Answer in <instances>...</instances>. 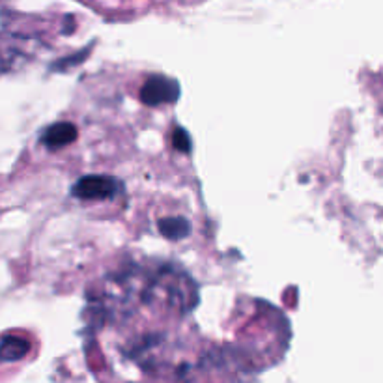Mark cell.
Instances as JSON below:
<instances>
[{
  "label": "cell",
  "mask_w": 383,
  "mask_h": 383,
  "mask_svg": "<svg viewBox=\"0 0 383 383\" xmlns=\"http://www.w3.org/2000/svg\"><path fill=\"white\" fill-rule=\"evenodd\" d=\"M120 184L109 176H84L73 185V197L81 200H107L116 197Z\"/></svg>",
  "instance_id": "1"
},
{
  "label": "cell",
  "mask_w": 383,
  "mask_h": 383,
  "mask_svg": "<svg viewBox=\"0 0 383 383\" xmlns=\"http://www.w3.org/2000/svg\"><path fill=\"white\" fill-rule=\"evenodd\" d=\"M180 96L178 82L166 79V77L153 75L150 77L140 90V99L146 105H161V103L176 101Z\"/></svg>",
  "instance_id": "2"
},
{
  "label": "cell",
  "mask_w": 383,
  "mask_h": 383,
  "mask_svg": "<svg viewBox=\"0 0 383 383\" xmlns=\"http://www.w3.org/2000/svg\"><path fill=\"white\" fill-rule=\"evenodd\" d=\"M75 138H77L75 125L69 122H60V123H55V125H51V127L45 131V135L41 137V143L45 144L47 148H51V150H56V148H64V146L71 144Z\"/></svg>",
  "instance_id": "3"
},
{
  "label": "cell",
  "mask_w": 383,
  "mask_h": 383,
  "mask_svg": "<svg viewBox=\"0 0 383 383\" xmlns=\"http://www.w3.org/2000/svg\"><path fill=\"white\" fill-rule=\"evenodd\" d=\"M30 344L21 336H4L0 341V363H12L19 361L27 356Z\"/></svg>",
  "instance_id": "4"
},
{
  "label": "cell",
  "mask_w": 383,
  "mask_h": 383,
  "mask_svg": "<svg viewBox=\"0 0 383 383\" xmlns=\"http://www.w3.org/2000/svg\"><path fill=\"white\" fill-rule=\"evenodd\" d=\"M159 230L169 240H184L191 230V225L182 217H169V219L159 221Z\"/></svg>",
  "instance_id": "5"
},
{
  "label": "cell",
  "mask_w": 383,
  "mask_h": 383,
  "mask_svg": "<svg viewBox=\"0 0 383 383\" xmlns=\"http://www.w3.org/2000/svg\"><path fill=\"white\" fill-rule=\"evenodd\" d=\"M172 143H174V148L180 151H189V148H191L189 135H187L182 127H176V131H174V137H172Z\"/></svg>",
  "instance_id": "6"
}]
</instances>
